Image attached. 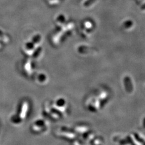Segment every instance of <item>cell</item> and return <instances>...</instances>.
<instances>
[{
  "label": "cell",
  "instance_id": "6da1fadb",
  "mask_svg": "<svg viewBox=\"0 0 145 145\" xmlns=\"http://www.w3.org/2000/svg\"><path fill=\"white\" fill-rule=\"evenodd\" d=\"M44 124V123L42 121H38L37 122H36V125L37 126H43Z\"/></svg>",
  "mask_w": 145,
  "mask_h": 145
}]
</instances>
